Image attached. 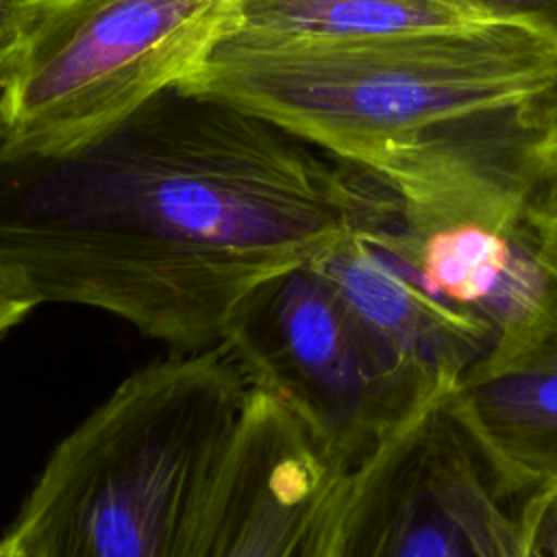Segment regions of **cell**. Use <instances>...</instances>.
<instances>
[{"label": "cell", "instance_id": "6da1fadb", "mask_svg": "<svg viewBox=\"0 0 557 557\" xmlns=\"http://www.w3.org/2000/svg\"><path fill=\"white\" fill-rule=\"evenodd\" d=\"M403 222L368 172L170 87L89 148L0 161V248L41 302L107 311L196 352L265 281Z\"/></svg>", "mask_w": 557, "mask_h": 557}, {"label": "cell", "instance_id": "7a4b0ae2", "mask_svg": "<svg viewBox=\"0 0 557 557\" xmlns=\"http://www.w3.org/2000/svg\"><path fill=\"white\" fill-rule=\"evenodd\" d=\"M176 89L270 120L368 172L411 228H522L557 46L516 24L368 39L226 28Z\"/></svg>", "mask_w": 557, "mask_h": 557}, {"label": "cell", "instance_id": "3957f363", "mask_svg": "<svg viewBox=\"0 0 557 557\" xmlns=\"http://www.w3.org/2000/svg\"><path fill=\"white\" fill-rule=\"evenodd\" d=\"M248 394L222 344L135 370L50 450L7 533L26 557H202Z\"/></svg>", "mask_w": 557, "mask_h": 557}, {"label": "cell", "instance_id": "277c9868", "mask_svg": "<svg viewBox=\"0 0 557 557\" xmlns=\"http://www.w3.org/2000/svg\"><path fill=\"white\" fill-rule=\"evenodd\" d=\"M235 0H39L0 83V161H48L100 141L176 87Z\"/></svg>", "mask_w": 557, "mask_h": 557}, {"label": "cell", "instance_id": "5b68a950", "mask_svg": "<svg viewBox=\"0 0 557 557\" xmlns=\"http://www.w3.org/2000/svg\"><path fill=\"white\" fill-rule=\"evenodd\" d=\"M220 344L252 389L350 472L446 396L361 320L318 261L261 283Z\"/></svg>", "mask_w": 557, "mask_h": 557}, {"label": "cell", "instance_id": "8992f818", "mask_svg": "<svg viewBox=\"0 0 557 557\" xmlns=\"http://www.w3.org/2000/svg\"><path fill=\"white\" fill-rule=\"evenodd\" d=\"M509 494L444 398L387 437L348 479L331 557H524Z\"/></svg>", "mask_w": 557, "mask_h": 557}, {"label": "cell", "instance_id": "52a82bcc", "mask_svg": "<svg viewBox=\"0 0 557 557\" xmlns=\"http://www.w3.org/2000/svg\"><path fill=\"white\" fill-rule=\"evenodd\" d=\"M348 479L276 398L250 387L202 557H331Z\"/></svg>", "mask_w": 557, "mask_h": 557}, {"label": "cell", "instance_id": "ba28073f", "mask_svg": "<svg viewBox=\"0 0 557 557\" xmlns=\"http://www.w3.org/2000/svg\"><path fill=\"white\" fill-rule=\"evenodd\" d=\"M535 242L542 283L533 307L444 396L516 498L557 492V244Z\"/></svg>", "mask_w": 557, "mask_h": 557}, {"label": "cell", "instance_id": "9c48e42d", "mask_svg": "<svg viewBox=\"0 0 557 557\" xmlns=\"http://www.w3.org/2000/svg\"><path fill=\"white\" fill-rule=\"evenodd\" d=\"M318 263L361 320L446 394L496 339L485 322L431 294L376 235L355 237Z\"/></svg>", "mask_w": 557, "mask_h": 557}, {"label": "cell", "instance_id": "30bf717a", "mask_svg": "<svg viewBox=\"0 0 557 557\" xmlns=\"http://www.w3.org/2000/svg\"><path fill=\"white\" fill-rule=\"evenodd\" d=\"M376 237L411 265L431 294L479 318L496 337L537 298L542 270L529 226L446 222L411 228L400 222Z\"/></svg>", "mask_w": 557, "mask_h": 557}, {"label": "cell", "instance_id": "8fae6325", "mask_svg": "<svg viewBox=\"0 0 557 557\" xmlns=\"http://www.w3.org/2000/svg\"><path fill=\"white\" fill-rule=\"evenodd\" d=\"M496 24L470 0H235L226 28L287 39H368Z\"/></svg>", "mask_w": 557, "mask_h": 557}, {"label": "cell", "instance_id": "7c38bea8", "mask_svg": "<svg viewBox=\"0 0 557 557\" xmlns=\"http://www.w3.org/2000/svg\"><path fill=\"white\" fill-rule=\"evenodd\" d=\"M527 226L557 244V89L553 91L535 148V187L527 209Z\"/></svg>", "mask_w": 557, "mask_h": 557}, {"label": "cell", "instance_id": "4fadbf2b", "mask_svg": "<svg viewBox=\"0 0 557 557\" xmlns=\"http://www.w3.org/2000/svg\"><path fill=\"white\" fill-rule=\"evenodd\" d=\"M37 305L41 296L28 270L0 248V333L15 326Z\"/></svg>", "mask_w": 557, "mask_h": 557}, {"label": "cell", "instance_id": "5bb4252c", "mask_svg": "<svg viewBox=\"0 0 557 557\" xmlns=\"http://www.w3.org/2000/svg\"><path fill=\"white\" fill-rule=\"evenodd\" d=\"M498 24L540 33L557 46V0H470Z\"/></svg>", "mask_w": 557, "mask_h": 557}, {"label": "cell", "instance_id": "9a60e30c", "mask_svg": "<svg viewBox=\"0 0 557 557\" xmlns=\"http://www.w3.org/2000/svg\"><path fill=\"white\" fill-rule=\"evenodd\" d=\"M531 544L540 557H557V492L522 498Z\"/></svg>", "mask_w": 557, "mask_h": 557}, {"label": "cell", "instance_id": "2e32d148", "mask_svg": "<svg viewBox=\"0 0 557 557\" xmlns=\"http://www.w3.org/2000/svg\"><path fill=\"white\" fill-rule=\"evenodd\" d=\"M39 0H0V39L22 33Z\"/></svg>", "mask_w": 557, "mask_h": 557}, {"label": "cell", "instance_id": "e0dca14e", "mask_svg": "<svg viewBox=\"0 0 557 557\" xmlns=\"http://www.w3.org/2000/svg\"><path fill=\"white\" fill-rule=\"evenodd\" d=\"M17 44H20V33L0 39V83L4 81L7 72L13 65V59H15V52H17Z\"/></svg>", "mask_w": 557, "mask_h": 557}, {"label": "cell", "instance_id": "ac0fdd59", "mask_svg": "<svg viewBox=\"0 0 557 557\" xmlns=\"http://www.w3.org/2000/svg\"><path fill=\"white\" fill-rule=\"evenodd\" d=\"M0 557H26L22 546L17 544V540L11 533H4L0 537Z\"/></svg>", "mask_w": 557, "mask_h": 557}, {"label": "cell", "instance_id": "d6986e66", "mask_svg": "<svg viewBox=\"0 0 557 557\" xmlns=\"http://www.w3.org/2000/svg\"><path fill=\"white\" fill-rule=\"evenodd\" d=\"M524 557H540V555H537V550L531 544H527V555Z\"/></svg>", "mask_w": 557, "mask_h": 557}]
</instances>
